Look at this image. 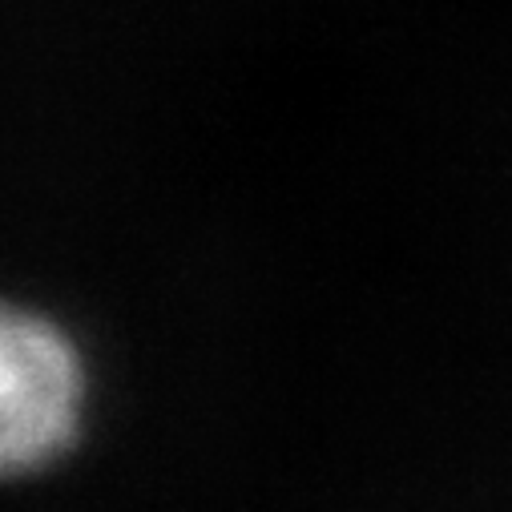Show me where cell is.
<instances>
[{
  "mask_svg": "<svg viewBox=\"0 0 512 512\" xmlns=\"http://www.w3.org/2000/svg\"><path fill=\"white\" fill-rule=\"evenodd\" d=\"M81 408V367L69 339L37 315L0 307V476L65 448Z\"/></svg>",
  "mask_w": 512,
  "mask_h": 512,
  "instance_id": "6da1fadb",
  "label": "cell"
}]
</instances>
